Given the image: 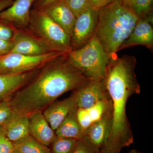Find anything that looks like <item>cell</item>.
<instances>
[{
	"label": "cell",
	"mask_w": 153,
	"mask_h": 153,
	"mask_svg": "<svg viewBox=\"0 0 153 153\" xmlns=\"http://www.w3.org/2000/svg\"><path fill=\"white\" fill-rule=\"evenodd\" d=\"M90 79L71 66L64 54L42 67L11 97L13 114L29 117L42 112L60 96L78 90Z\"/></svg>",
	"instance_id": "6da1fadb"
},
{
	"label": "cell",
	"mask_w": 153,
	"mask_h": 153,
	"mask_svg": "<svg viewBox=\"0 0 153 153\" xmlns=\"http://www.w3.org/2000/svg\"><path fill=\"white\" fill-rule=\"evenodd\" d=\"M134 56L117 54L111 57L105 69V86L112 103L111 125L100 153H119L134 143L131 126L126 114L129 98L140 93V86L135 72Z\"/></svg>",
	"instance_id": "7a4b0ae2"
},
{
	"label": "cell",
	"mask_w": 153,
	"mask_h": 153,
	"mask_svg": "<svg viewBox=\"0 0 153 153\" xmlns=\"http://www.w3.org/2000/svg\"><path fill=\"white\" fill-rule=\"evenodd\" d=\"M139 18L123 0H115L99 9L94 35L105 52L112 56L116 54Z\"/></svg>",
	"instance_id": "3957f363"
},
{
	"label": "cell",
	"mask_w": 153,
	"mask_h": 153,
	"mask_svg": "<svg viewBox=\"0 0 153 153\" xmlns=\"http://www.w3.org/2000/svg\"><path fill=\"white\" fill-rule=\"evenodd\" d=\"M111 56L105 52L94 35L84 47L66 54L69 63L91 79L102 80Z\"/></svg>",
	"instance_id": "277c9868"
},
{
	"label": "cell",
	"mask_w": 153,
	"mask_h": 153,
	"mask_svg": "<svg viewBox=\"0 0 153 153\" xmlns=\"http://www.w3.org/2000/svg\"><path fill=\"white\" fill-rule=\"evenodd\" d=\"M28 27L30 29V33L54 51L65 54L71 51L70 36L41 10H31Z\"/></svg>",
	"instance_id": "5b68a950"
},
{
	"label": "cell",
	"mask_w": 153,
	"mask_h": 153,
	"mask_svg": "<svg viewBox=\"0 0 153 153\" xmlns=\"http://www.w3.org/2000/svg\"><path fill=\"white\" fill-rule=\"evenodd\" d=\"M65 53L52 52L38 56L9 53L0 56V74H16L39 69Z\"/></svg>",
	"instance_id": "8992f818"
},
{
	"label": "cell",
	"mask_w": 153,
	"mask_h": 153,
	"mask_svg": "<svg viewBox=\"0 0 153 153\" xmlns=\"http://www.w3.org/2000/svg\"><path fill=\"white\" fill-rule=\"evenodd\" d=\"M98 10L91 6L76 17L71 36V50L84 47L95 35Z\"/></svg>",
	"instance_id": "52a82bcc"
},
{
	"label": "cell",
	"mask_w": 153,
	"mask_h": 153,
	"mask_svg": "<svg viewBox=\"0 0 153 153\" xmlns=\"http://www.w3.org/2000/svg\"><path fill=\"white\" fill-rule=\"evenodd\" d=\"M13 40L14 46L10 53L38 56L56 52L30 32L15 29Z\"/></svg>",
	"instance_id": "ba28073f"
},
{
	"label": "cell",
	"mask_w": 153,
	"mask_h": 153,
	"mask_svg": "<svg viewBox=\"0 0 153 153\" xmlns=\"http://www.w3.org/2000/svg\"><path fill=\"white\" fill-rule=\"evenodd\" d=\"M153 14L139 18L133 30L118 49L143 45L152 50L153 48Z\"/></svg>",
	"instance_id": "9c48e42d"
},
{
	"label": "cell",
	"mask_w": 153,
	"mask_h": 153,
	"mask_svg": "<svg viewBox=\"0 0 153 153\" xmlns=\"http://www.w3.org/2000/svg\"><path fill=\"white\" fill-rule=\"evenodd\" d=\"M78 91H73L70 96L63 100H56L42 111L49 125L55 131L67 116L76 107Z\"/></svg>",
	"instance_id": "30bf717a"
},
{
	"label": "cell",
	"mask_w": 153,
	"mask_h": 153,
	"mask_svg": "<svg viewBox=\"0 0 153 153\" xmlns=\"http://www.w3.org/2000/svg\"><path fill=\"white\" fill-rule=\"evenodd\" d=\"M37 0H15L10 7L0 13V21L10 23L14 28H27L31 7Z\"/></svg>",
	"instance_id": "8fae6325"
},
{
	"label": "cell",
	"mask_w": 153,
	"mask_h": 153,
	"mask_svg": "<svg viewBox=\"0 0 153 153\" xmlns=\"http://www.w3.org/2000/svg\"><path fill=\"white\" fill-rule=\"evenodd\" d=\"M77 91V108L87 109L100 100L109 97L103 79H90Z\"/></svg>",
	"instance_id": "7c38bea8"
},
{
	"label": "cell",
	"mask_w": 153,
	"mask_h": 153,
	"mask_svg": "<svg viewBox=\"0 0 153 153\" xmlns=\"http://www.w3.org/2000/svg\"><path fill=\"white\" fill-rule=\"evenodd\" d=\"M50 17L71 37L76 17L65 0L54 2L40 9Z\"/></svg>",
	"instance_id": "4fadbf2b"
},
{
	"label": "cell",
	"mask_w": 153,
	"mask_h": 153,
	"mask_svg": "<svg viewBox=\"0 0 153 153\" xmlns=\"http://www.w3.org/2000/svg\"><path fill=\"white\" fill-rule=\"evenodd\" d=\"M37 74L36 70L16 74H0V102L9 100Z\"/></svg>",
	"instance_id": "5bb4252c"
},
{
	"label": "cell",
	"mask_w": 153,
	"mask_h": 153,
	"mask_svg": "<svg viewBox=\"0 0 153 153\" xmlns=\"http://www.w3.org/2000/svg\"><path fill=\"white\" fill-rule=\"evenodd\" d=\"M29 118L30 135L41 143L50 146L56 136L43 112L34 113Z\"/></svg>",
	"instance_id": "9a60e30c"
},
{
	"label": "cell",
	"mask_w": 153,
	"mask_h": 153,
	"mask_svg": "<svg viewBox=\"0 0 153 153\" xmlns=\"http://www.w3.org/2000/svg\"><path fill=\"white\" fill-rule=\"evenodd\" d=\"M111 114H109L91 124L85 131V137L100 149L108 135L111 125Z\"/></svg>",
	"instance_id": "2e32d148"
},
{
	"label": "cell",
	"mask_w": 153,
	"mask_h": 153,
	"mask_svg": "<svg viewBox=\"0 0 153 153\" xmlns=\"http://www.w3.org/2000/svg\"><path fill=\"white\" fill-rule=\"evenodd\" d=\"M7 136L13 143L30 135L29 118L26 116L13 115L3 126Z\"/></svg>",
	"instance_id": "e0dca14e"
},
{
	"label": "cell",
	"mask_w": 153,
	"mask_h": 153,
	"mask_svg": "<svg viewBox=\"0 0 153 153\" xmlns=\"http://www.w3.org/2000/svg\"><path fill=\"white\" fill-rule=\"evenodd\" d=\"M77 107L69 113L63 122L55 131L56 136L82 139L85 137V132L80 126L76 116Z\"/></svg>",
	"instance_id": "ac0fdd59"
},
{
	"label": "cell",
	"mask_w": 153,
	"mask_h": 153,
	"mask_svg": "<svg viewBox=\"0 0 153 153\" xmlns=\"http://www.w3.org/2000/svg\"><path fill=\"white\" fill-rule=\"evenodd\" d=\"M15 150L23 153H51L50 149L29 135L13 143Z\"/></svg>",
	"instance_id": "d6986e66"
},
{
	"label": "cell",
	"mask_w": 153,
	"mask_h": 153,
	"mask_svg": "<svg viewBox=\"0 0 153 153\" xmlns=\"http://www.w3.org/2000/svg\"><path fill=\"white\" fill-rule=\"evenodd\" d=\"M87 110L92 124L109 114L112 113V103L109 97L100 100Z\"/></svg>",
	"instance_id": "ffe728a7"
},
{
	"label": "cell",
	"mask_w": 153,
	"mask_h": 153,
	"mask_svg": "<svg viewBox=\"0 0 153 153\" xmlns=\"http://www.w3.org/2000/svg\"><path fill=\"white\" fill-rule=\"evenodd\" d=\"M78 140L55 136L50 146L51 153H72Z\"/></svg>",
	"instance_id": "44dd1931"
},
{
	"label": "cell",
	"mask_w": 153,
	"mask_h": 153,
	"mask_svg": "<svg viewBox=\"0 0 153 153\" xmlns=\"http://www.w3.org/2000/svg\"><path fill=\"white\" fill-rule=\"evenodd\" d=\"M153 0H134L131 8L139 18L152 14Z\"/></svg>",
	"instance_id": "7402d4cb"
},
{
	"label": "cell",
	"mask_w": 153,
	"mask_h": 153,
	"mask_svg": "<svg viewBox=\"0 0 153 153\" xmlns=\"http://www.w3.org/2000/svg\"><path fill=\"white\" fill-rule=\"evenodd\" d=\"M75 16L77 17L91 6L89 0H65Z\"/></svg>",
	"instance_id": "603a6c76"
},
{
	"label": "cell",
	"mask_w": 153,
	"mask_h": 153,
	"mask_svg": "<svg viewBox=\"0 0 153 153\" xmlns=\"http://www.w3.org/2000/svg\"><path fill=\"white\" fill-rule=\"evenodd\" d=\"M72 153H100V149L92 144L85 137L78 140Z\"/></svg>",
	"instance_id": "cb8c5ba5"
},
{
	"label": "cell",
	"mask_w": 153,
	"mask_h": 153,
	"mask_svg": "<svg viewBox=\"0 0 153 153\" xmlns=\"http://www.w3.org/2000/svg\"><path fill=\"white\" fill-rule=\"evenodd\" d=\"M15 149L13 143L6 134L2 126L0 127V153H13Z\"/></svg>",
	"instance_id": "d4e9b609"
},
{
	"label": "cell",
	"mask_w": 153,
	"mask_h": 153,
	"mask_svg": "<svg viewBox=\"0 0 153 153\" xmlns=\"http://www.w3.org/2000/svg\"><path fill=\"white\" fill-rule=\"evenodd\" d=\"M9 100L0 102V127L3 126L13 115V111Z\"/></svg>",
	"instance_id": "484cf974"
},
{
	"label": "cell",
	"mask_w": 153,
	"mask_h": 153,
	"mask_svg": "<svg viewBox=\"0 0 153 153\" xmlns=\"http://www.w3.org/2000/svg\"><path fill=\"white\" fill-rule=\"evenodd\" d=\"M76 116L78 122L85 132V130L87 129L92 124L87 110L84 108H77Z\"/></svg>",
	"instance_id": "4316f807"
},
{
	"label": "cell",
	"mask_w": 153,
	"mask_h": 153,
	"mask_svg": "<svg viewBox=\"0 0 153 153\" xmlns=\"http://www.w3.org/2000/svg\"><path fill=\"white\" fill-rule=\"evenodd\" d=\"M15 31V28L7 26L0 21V38L6 40H13Z\"/></svg>",
	"instance_id": "83f0119b"
},
{
	"label": "cell",
	"mask_w": 153,
	"mask_h": 153,
	"mask_svg": "<svg viewBox=\"0 0 153 153\" xmlns=\"http://www.w3.org/2000/svg\"><path fill=\"white\" fill-rule=\"evenodd\" d=\"M13 46L14 42L13 40H6L0 38V56L9 54Z\"/></svg>",
	"instance_id": "f1b7e54d"
},
{
	"label": "cell",
	"mask_w": 153,
	"mask_h": 153,
	"mask_svg": "<svg viewBox=\"0 0 153 153\" xmlns=\"http://www.w3.org/2000/svg\"><path fill=\"white\" fill-rule=\"evenodd\" d=\"M115 1V0H89V1L91 7L99 10Z\"/></svg>",
	"instance_id": "f546056e"
},
{
	"label": "cell",
	"mask_w": 153,
	"mask_h": 153,
	"mask_svg": "<svg viewBox=\"0 0 153 153\" xmlns=\"http://www.w3.org/2000/svg\"><path fill=\"white\" fill-rule=\"evenodd\" d=\"M59 0H37L33 4V8L40 10L47 5Z\"/></svg>",
	"instance_id": "4dcf8cb0"
},
{
	"label": "cell",
	"mask_w": 153,
	"mask_h": 153,
	"mask_svg": "<svg viewBox=\"0 0 153 153\" xmlns=\"http://www.w3.org/2000/svg\"><path fill=\"white\" fill-rule=\"evenodd\" d=\"M15 0H0V13L12 5Z\"/></svg>",
	"instance_id": "1f68e13d"
},
{
	"label": "cell",
	"mask_w": 153,
	"mask_h": 153,
	"mask_svg": "<svg viewBox=\"0 0 153 153\" xmlns=\"http://www.w3.org/2000/svg\"><path fill=\"white\" fill-rule=\"evenodd\" d=\"M123 2L126 4L127 5L131 7V6L132 5L133 2L134 0H123Z\"/></svg>",
	"instance_id": "d6a6232c"
},
{
	"label": "cell",
	"mask_w": 153,
	"mask_h": 153,
	"mask_svg": "<svg viewBox=\"0 0 153 153\" xmlns=\"http://www.w3.org/2000/svg\"><path fill=\"white\" fill-rule=\"evenodd\" d=\"M128 153H143L142 152H139V151L137 150L136 149H133L131 150V151H130Z\"/></svg>",
	"instance_id": "836d02e7"
},
{
	"label": "cell",
	"mask_w": 153,
	"mask_h": 153,
	"mask_svg": "<svg viewBox=\"0 0 153 153\" xmlns=\"http://www.w3.org/2000/svg\"><path fill=\"white\" fill-rule=\"evenodd\" d=\"M13 153H23L22 152H19V151L16 150H15V151H14L13 152Z\"/></svg>",
	"instance_id": "e575fe53"
}]
</instances>
